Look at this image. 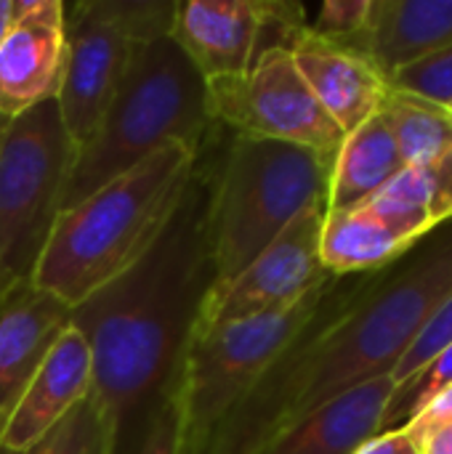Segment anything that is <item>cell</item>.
Here are the masks:
<instances>
[{"instance_id":"6da1fadb","label":"cell","mask_w":452,"mask_h":454,"mask_svg":"<svg viewBox=\"0 0 452 454\" xmlns=\"http://www.w3.org/2000/svg\"><path fill=\"white\" fill-rule=\"evenodd\" d=\"M450 295L452 218L389 269L338 277L320 319L232 410L205 454H258L330 399L392 375Z\"/></svg>"},{"instance_id":"7a4b0ae2","label":"cell","mask_w":452,"mask_h":454,"mask_svg":"<svg viewBox=\"0 0 452 454\" xmlns=\"http://www.w3.org/2000/svg\"><path fill=\"white\" fill-rule=\"evenodd\" d=\"M210 184L213 165L200 154L186 194L152 250L69 314V325L91 346V396L107 426L109 454L136 452L176 388L213 282Z\"/></svg>"},{"instance_id":"3957f363","label":"cell","mask_w":452,"mask_h":454,"mask_svg":"<svg viewBox=\"0 0 452 454\" xmlns=\"http://www.w3.org/2000/svg\"><path fill=\"white\" fill-rule=\"evenodd\" d=\"M197 157L184 144H168L59 213L29 285L72 311L120 279L170 223Z\"/></svg>"},{"instance_id":"277c9868","label":"cell","mask_w":452,"mask_h":454,"mask_svg":"<svg viewBox=\"0 0 452 454\" xmlns=\"http://www.w3.org/2000/svg\"><path fill=\"white\" fill-rule=\"evenodd\" d=\"M208 88L173 37L133 45L128 72L93 136L77 149L61 213L128 173L157 149L184 144L202 154L213 138Z\"/></svg>"},{"instance_id":"5b68a950","label":"cell","mask_w":452,"mask_h":454,"mask_svg":"<svg viewBox=\"0 0 452 454\" xmlns=\"http://www.w3.org/2000/svg\"><path fill=\"white\" fill-rule=\"evenodd\" d=\"M333 160L306 146L234 136L210 184L208 290L229 285L301 213L328 210Z\"/></svg>"},{"instance_id":"8992f818","label":"cell","mask_w":452,"mask_h":454,"mask_svg":"<svg viewBox=\"0 0 452 454\" xmlns=\"http://www.w3.org/2000/svg\"><path fill=\"white\" fill-rule=\"evenodd\" d=\"M338 277L288 309L192 333L176 380L181 454H205L218 426L325 311Z\"/></svg>"},{"instance_id":"52a82bcc","label":"cell","mask_w":452,"mask_h":454,"mask_svg":"<svg viewBox=\"0 0 452 454\" xmlns=\"http://www.w3.org/2000/svg\"><path fill=\"white\" fill-rule=\"evenodd\" d=\"M59 104L45 101L13 117L0 136V279L27 285L48 242L75 165Z\"/></svg>"},{"instance_id":"ba28073f","label":"cell","mask_w":452,"mask_h":454,"mask_svg":"<svg viewBox=\"0 0 452 454\" xmlns=\"http://www.w3.org/2000/svg\"><path fill=\"white\" fill-rule=\"evenodd\" d=\"M210 120L234 136L269 138L336 157L344 130L301 77L290 51L266 48L242 74L205 80Z\"/></svg>"},{"instance_id":"9c48e42d","label":"cell","mask_w":452,"mask_h":454,"mask_svg":"<svg viewBox=\"0 0 452 454\" xmlns=\"http://www.w3.org/2000/svg\"><path fill=\"white\" fill-rule=\"evenodd\" d=\"M325 213V207L301 213L229 285L208 290L192 333L288 309L322 287L333 277L320 258Z\"/></svg>"},{"instance_id":"30bf717a","label":"cell","mask_w":452,"mask_h":454,"mask_svg":"<svg viewBox=\"0 0 452 454\" xmlns=\"http://www.w3.org/2000/svg\"><path fill=\"white\" fill-rule=\"evenodd\" d=\"M67 61L56 96L61 122L80 149L107 114L133 53V43L104 13L101 0L75 3L64 19Z\"/></svg>"},{"instance_id":"8fae6325","label":"cell","mask_w":452,"mask_h":454,"mask_svg":"<svg viewBox=\"0 0 452 454\" xmlns=\"http://www.w3.org/2000/svg\"><path fill=\"white\" fill-rule=\"evenodd\" d=\"M67 8L59 0H24L0 43V112L13 120L53 101L67 61Z\"/></svg>"},{"instance_id":"7c38bea8","label":"cell","mask_w":452,"mask_h":454,"mask_svg":"<svg viewBox=\"0 0 452 454\" xmlns=\"http://www.w3.org/2000/svg\"><path fill=\"white\" fill-rule=\"evenodd\" d=\"M91 388V346L83 338V333L69 325L56 338V343L40 362L37 372L32 375L29 386L24 388L21 399L16 402L0 436V452L21 454L29 450L83 399H88Z\"/></svg>"},{"instance_id":"4fadbf2b","label":"cell","mask_w":452,"mask_h":454,"mask_svg":"<svg viewBox=\"0 0 452 454\" xmlns=\"http://www.w3.org/2000/svg\"><path fill=\"white\" fill-rule=\"evenodd\" d=\"M264 0H184L173 40L202 80L242 74L261 51Z\"/></svg>"},{"instance_id":"5bb4252c","label":"cell","mask_w":452,"mask_h":454,"mask_svg":"<svg viewBox=\"0 0 452 454\" xmlns=\"http://www.w3.org/2000/svg\"><path fill=\"white\" fill-rule=\"evenodd\" d=\"M290 56L333 122L349 136L384 112L389 82L357 51L322 40L309 29L293 43Z\"/></svg>"},{"instance_id":"9a60e30c","label":"cell","mask_w":452,"mask_h":454,"mask_svg":"<svg viewBox=\"0 0 452 454\" xmlns=\"http://www.w3.org/2000/svg\"><path fill=\"white\" fill-rule=\"evenodd\" d=\"M69 314L61 301L29 282L5 295L0 306V436L40 362L69 327Z\"/></svg>"},{"instance_id":"2e32d148","label":"cell","mask_w":452,"mask_h":454,"mask_svg":"<svg viewBox=\"0 0 452 454\" xmlns=\"http://www.w3.org/2000/svg\"><path fill=\"white\" fill-rule=\"evenodd\" d=\"M394 388L392 375L368 380L277 434L258 454H354L381 434Z\"/></svg>"},{"instance_id":"e0dca14e","label":"cell","mask_w":452,"mask_h":454,"mask_svg":"<svg viewBox=\"0 0 452 454\" xmlns=\"http://www.w3.org/2000/svg\"><path fill=\"white\" fill-rule=\"evenodd\" d=\"M452 48V0H373L370 21L352 48L389 82L400 69Z\"/></svg>"},{"instance_id":"ac0fdd59","label":"cell","mask_w":452,"mask_h":454,"mask_svg":"<svg viewBox=\"0 0 452 454\" xmlns=\"http://www.w3.org/2000/svg\"><path fill=\"white\" fill-rule=\"evenodd\" d=\"M405 168L386 114H376L352 130L336 160L328 189V210H349L376 197Z\"/></svg>"},{"instance_id":"d6986e66","label":"cell","mask_w":452,"mask_h":454,"mask_svg":"<svg viewBox=\"0 0 452 454\" xmlns=\"http://www.w3.org/2000/svg\"><path fill=\"white\" fill-rule=\"evenodd\" d=\"M408 250L410 245L389 231L365 205L325 213L320 258L325 271L333 277H354L389 269Z\"/></svg>"},{"instance_id":"ffe728a7","label":"cell","mask_w":452,"mask_h":454,"mask_svg":"<svg viewBox=\"0 0 452 454\" xmlns=\"http://www.w3.org/2000/svg\"><path fill=\"white\" fill-rule=\"evenodd\" d=\"M384 114L392 125L405 168H429L452 154V109L389 90Z\"/></svg>"},{"instance_id":"44dd1931","label":"cell","mask_w":452,"mask_h":454,"mask_svg":"<svg viewBox=\"0 0 452 454\" xmlns=\"http://www.w3.org/2000/svg\"><path fill=\"white\" fill-rule=\"evenodd\" d=\"M365 207L410 247L440 223L432 213V184L426 168H402Z\"/></svg>"},{"instance_id":"7402d4cb","label":"cell","mask_w":452,"mask_h":454,"mask_svg":"<svg viewBox=\"0 0 452 454\" xmlns=\"http://www.w3.org/2000/svg\"><path fill=\"white\" fill-rule=\"evenodd\" d=\"M21 454H109L107 426L93 396L83 399L64 420Z\"/></svg>"},{"instance_id":"603a6c76","label":"cell","mask_w":452,"mask_h":454,"mask_svg":"<svg viewBox=\"0 0 452 454\" xmlns=\"http://www.w3.org/2000/svg\"><path fill=\"white\" fill-rule=\"evenodd\" d=\"M452 386V346L445 351H440L416 378H410L405 386L394 388V396L389 402L386 418H384V428L381 431H392V428H402L408 426L421 410H426L445 388Z\"/></svg>"},{"instance_id":"cb8c5ba5","label":"cell","mask_w":452,"mask_h":454,"mask_svg":"<svg viewBox=\"0 0 452 454\" xmlns=\"http://www.w3.org/2000/svg\"><path fill=\"white\" fill-rule=\"evenodd\" d=\"M101 8L133 45L173 37L178 11L173 0H101Z\"/></svg>"},{"instance_id":"d4e9b609","label":"cell","mask_w":452,"mask_h":454,"mask_svg":"<svg viewBox=\"0 0 452 454\" xmlns=\"http://www.w3.org/2000/svg\"><path fill=\"white\" fill-rule=\"evenodd\" d=\"M389 90L408 93L416 98H426L452 109V48L432 53L405 69H400L389 80Z\"/></svg>"},{"instance_id":"484cf974","label":"cell","mask_w":452,"mask_h":454,"mask_svg":"<svg viewBox=\"0 0 452 454\" xmlns=\"http://www.w3.org/2000/svg\"><path fill=\"white\" fill-rule=\"evenodd\" d=\"M452 346V295L432 314V319L424 325V330L416 335L410 348L402 354L397 367L392 370L394 386H405L410 378H416L440 351Z\"/></svg>"},{"instance_id":"4316f807","label":"cell","mask_w":452,"mask_h":454,"mask_svg":"<svg viewBox=\"0 0 452 454\" xmlns=\"http://www.w3.org/2000/svg\"><path fill=\"white\" fill-rule=\"evenodd\" d=\"M370 11L373 0H328L322 3L317 19L309 21V32L322 40L354 48L368 29Z\"/></svg>"},{"instance_id":"83f0119b","label":"cell","mask_w":452,"mask_h":454,"mask_svg":"<svg viewBox=\"0 0 452 454\" xmlns=\"http://www.w3.org/2000/svg\"><path fill=\"white\" fill-rule=\"evenodd\" d=\"M133 454H181V404L176 388L155 412L139 450Z\"/></svg>"},{"instance_id":"f1b7e54d","label":"cell","mask_w":452,"mask_h":454,"mask_svg":"<svg viewBox=\"0 0 452 454\" xmlns=\"http://www.w3.org/2000/svg\"><path fill=\"white\" fill-rule=\"evenodd\" d=\"M432 184V213L437 223L452 218V154L426 168Z\"/></svg>"},{"instance_id":"f546056e","label":"cell","mask_w":452,"mask_h":454,"mask_svg":"<svg viewBox=\"0 0 452 454\" xmlns=\"http://www.w3.org/2000/svg\"><path fill=\"white\" fill-rule=\"evenodd\" d=\"M354 454H421V444L408 428H392L368 439Z\"/></svg>"},{"instance_id":"4dcf8cb0","label":"cell","mask_w":452,"mask_h":454,"mask_svg":"<svg viewBox=\"0 0 452 454\" xmlns=\"http://www.w3.org/2000/svg\"><path fill=\"white\" fill-rule=\"evenodd\" d=\"M452 418V386L450 388H445L426 410H421L408 426H402V428H408L416 439L424 434V431H429L432 426H437V423H442V420H450Z\"/></svg>"},{"instance_id":"1f68e13d","label":"cell","mask_w":452,"mask_h":454,"mask_svg":"<svg viewBox=\"0 0 452 454\" xmlns=\"http://www.w3.org/2000/svg\"><path fill=\"white\" fill-rule=\"evenodd\" d=\"M421 454H452V418L432 426L418 436Z\"/></svg>"},{"instance_id":"d6a6232c","label":"cell","mask_w":452,"mask_h":454,"mask_svg":"<svg viewBox=\"0 0 452 454\" xmlns=\"http://www.w3.org/2000/svg\"><path fill=\"white\" fill-rule=\"evenodd\" d=\"M21 3H24V0H0V43H3V37L8 35V29L13 27L16 16H19V11H21Z\"/></svg>"},{"instance_id":"836d02e7","label":"cell","mask_w":452,"mask_h":454,"mask_svg":"<svg viewBox=\"0 0 452 454\" xmlns=\"http://www.w3.org/2000/svg\"><path fill=\"white\" fill-rule=\"evenodd\" d=\"M11 290H13V287H11V285H5V282L0 279V306H3V301H5V295H8Z\"/></svg>"},{"instance_id":"e575fe53","label":"cell","mask_w":452,"mask_h":454,"mask_svg":"<svg viewBox=\"0 0 452 454\" xmlns=\"http://www.w3.org/2000/svg\"><path fill=\"white\" fill-rule=\"evenodd\" d=\"M8 122H11V120H8V117H5V114L0 112V136H3V130L8 128Z\"/></svg>"},{"instance_id":"d590c367","label":"cell","mask_w":452,"mask_h":454,"mask_svg":"<svg viewBox=\"0 0 452 454\" xmlns=\"http://www.w3.org/2000/svg\"><path fill=\"white\" fill-rule=\"evenodd\" d=\"M0 454H11V452H0Z\"/></svg>"}]
</instances>
